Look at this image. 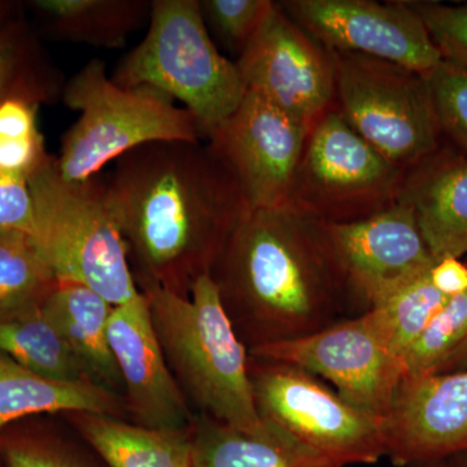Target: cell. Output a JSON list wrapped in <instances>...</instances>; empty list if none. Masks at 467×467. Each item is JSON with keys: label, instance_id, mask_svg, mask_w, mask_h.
<instances>
[{"label": "cell", "instance_id": "6da1fadb", "mask_svg": "<svg viewBox=\"0 0 467 467\" xmlns=\"http://www.w3.org/2000/svg\"><path fill=\"white\" fill-rule=\"evenodd\" d=\"M106 184L143 284L182 295L211 275L251 211L241 184L208 143L143 144L116 160Z\"/></svg>", "mask_w": 467, "mask_h": 467}, {"label": "cell", "instance_id": "7a4b0ae2", "mask_svg": "<svg viewBox=\"0 0 467 467\" xmlns=\"http://www.w3.org/2000/svg\"><path fill=\"white\" fill-rule=\"evenodd\" d=\"M211 275L251 350L300 339L367 312L350 290L326 223L288 205L251 209Z\"/></svg>", "mask_w": 467, "mask_h": 467}, {"label": "cell", "instance_id": "3957f363", "mask_svg": "<svg viewBox=\"0 0 467 467\" xmlns=\"http://www.w3.org/2000/svg\"><path fill=\"white\" fill-rule=\"evenodd\" d=\"M150 317L178 384L202 414L241 431L264 426L254 402L250 358L211 275L189 295L144 284Z\"/></svg>", "mask_w": 467, "mask_h": 467}, {"label": "cell", "instance_id": "277c9868", "mask_svg": "<svg viewBox=\"0 0 467 467\" xmlns=\"http://www.w3.org/2000/svg\"><path fill=\"white\" fill-rule=\"evenodd\" d=\"M34 202L33 247L57 282H76L113 306L134 299L128 248L110 207L106 180L67 182L55 156L29 180Z\"/></svg>", "mask_w": 467, "mask_h": 467}, {"label": "cell", "instance_id": "5b68a950", "mask_svg": "<svg viewBox=\"0 0 467 467\" xmlns=\"http://www.w3.org/2000/svg\"><path fill=\"white\" fill-rule=\"evenodd\" d=\"M61 99L81 113L55 158L58 175L67 182L97 177L107 164L143 144L204 140L192 112L150 86L115 84L99 58L88 61L64 85Z\"/></svg>", "mask_w": 467, "mask_h": 467}, {"label": "cell", "instance_id": "8992f818", "mask_svg": "<svg viewBox=\"0 0 467 467\" xmlns=\"http://www.w3.org/2000/svg\"><path fill=\"white\" fill-rule=\"evenodd\" d=\"M122 88L150 86L180 100L204 140L235 112L247 88L235 61L218 51L199 0H155L146 36L117 66Z\"/></svg>", "mask_w": 467, "mask_h": 467}, {"label": "cell", "instance_id": "52a82bcc", "mask_svg": "<svg viewBox=\"0 0 467 467\" xmlns=\"http://www.w3.org/2000/svg\"><path fill=\"white\" fill-rule=\"evenodd\" d=\"M334 107L347 124L402 171L442 142L426 77L382 58L331 51Z\"/></svg>", "mask_w": 467, "mask_h": 467}, {"label": "cell", "instance_id": "ba28073f", "mask_svg": "<svg viewBox=\"0 0 467 467\" xmlns=\"http://www.w3.org/2000/svg\"><path fill=\"white\" fill-rule=\"evenodd\" d=\"M404 173L333 107L310 129L285 205L324 223L364 220L398 202Z\"/></svg>", "mask_w": 467, "mask_h": 467}, {"label": "cell", "instance_id": "9c48e42d", "mask_svg": "<svg viewBox=\"0 0 467 467\" xmlns=\"http://www.w3.org/2000/svg\"><path fill=\"white\" fill-rule=\"evenodd\" d=\"M260 417L343 467L386 457L382 420L344 400L321 378L290 362L250 358Z\"/></svg>", "mask_w": 467, "mask_h": 467}, {"label": "cell", "instance_id": "30bf717a", "mask_svg": "<svg viewBox=\"0 0 467 467\" xmlns=\"http://www.w3.org/2000/svg\"><path fill=\"white\" fill-rule=\"evenodd\" d=\"M251 355L324 378L344 400L379 420L404 378L401 359L387 346L370 310L300 339L252 349Z\"/></svg>", "mask_w": 467, "mask_h": 467}, {"label": "cell", "instance_id": "8fae6325", "mask_svg": "<svg viewBox=\"0 0 467 467\" xmlns=\"http://www.w3.org/2000/svg\"><path fill=\"white\" fill-rule=\"evenodd\" d=\"M247 91L312 129L334 107L330 50L273 2L247 47L235 60Z\"/></svg>", "mask_w": 467, "mask_h": 467}, {"label": "cell", "instance_id": "7c38bea8", "mask_svg": "<svg viewBox=\"0 0 467 467\" xmlns=\"http://www.w3.org/2000/svg\"><path fill=\"white\" fill-rule=\"evenodd\" d=\"M285 15L330 51L382 58L427 77L442 57L409 2L284 0Z\"/></svg>", "mask_w": 467, "mask_h": 467}, {"label": "cell", "instance_id": "4fadbf2b", "mask_svg": "<svg viewBox=\"0 0 467 467\" xmlns=\"http://www.w3.org/2000/svg\"><path fill=\"white\" fill-rule=\"evenodd\" d=\"M309 129L254 91L207 135L209 147L241 184L251 209L287 204Z\"/></svg>", "mask_w": 467, "mask_h": 467}, {"label": "cell", "instance_id": "5bb4252c", "mask_svg": "<svg viewBox=\"0 0 467 467\" xmlns=\"http://www.w3.org/2000/svg\"><path fill=\"white\" fill-rule=\"evenodd\" d=\"M335 256L362 308L389 300L436 260L413 212L396 202L374 216L347 223H326Z\"/></svg>", "mask_w": 467, "mask_h": 467}, {"label": "cell", "instance_id": "9a60e30c", "mask_svg": "<svg viewBox=\"0 0 467 467\" xmlns=\"http://www.w3.org/2000/svg\"><path fill=\"white\" fill-rule=\"evenodd\" d=\"M382 431L386 457L398 467L467 451V370L402 378Z\"/></svg>", "mask_w": 467, "mask_h": 467}, {"label": "cell", "instance_id": "2e32d148", "mask_svg": "<svg viewBox=\"0 0 467 467\" xmlns=\"http://www.w3.org/2000/svg\"><path fill=\"white\" fill-rule=\"evenodd\" d=\"M109 342L130 407L142 426L184 430L192 425L195 420L169 368L144 292L113 308Z\"/></svg>", "mask_w": 467, "mask_h": 467}, {"label": "cell", "instance_id": "e0dca14e", "mask_svg": "<svg viewBox=\"0 0 467 467\" xmlns=\"http://www.w3.org/2000/svg\"><path fill=\"white\" fill-rule=\"evenodd\" d=\"M398 202L413 212L436 261L467 256V156L444 140L405 171Z\"/></svg>", "mask_w": 467, "mask_h": 467}, {"label": "cell", "instance_id": "ac0fdd59", "mask_svg": "<svg viewBox=\"0 0 467 467\" xmlns=\"http://www.w3.org/2000/svg\"><path fill=\"white\" fill-rule=\"evenodd\" d=\"M192 439L198 467H343L266 420L247 432L202 414Z\"/></svg>", "mask_w": 467, "mask_h": 467}, {"label": "cell", "instance_id": "d6986e66", "mask_svg": "<svg viewBox=\"0 0 467 467\" xmlns=\"http://www.w3.org/2000/svg\"><path fill=\"white\" fill-rule=\"evenodd\" d=\"M42 308L88 379L106 389L124 384L109 342V318L115 308L112 304L88 285L57 282L43 300Z\"/></svg>", "mask_w": 467, "mask_h": 467}, {"label": "cell", "instance_id": "ffe728a7", "mask_svg": "<svg viewBox=\"0 0 467 467\" xmlns=\"http://www.w3.org/2000/svg\"><path fill=\"white\" fill-rule=\"evenodd\" d=\"M119 405L109 389L92 380L52 379L0 353V431L32 414L73 411L112 417Z\"/></svg>", "mask_w": 467, "mask_h": 467}, {"label": "cell", "instance_id": "44dd1931", "mask_svg": "<svg viewBox=\"0 0 467 467\" xmlns=\"http://www.w3.org/2000/svg\"><path fill=\"white\" fill-rule=\"evenodd\" d=\"M46 32L58 41L119 48L150 15V0H33Z\"/></svg>", "mask_w": 467, "mask_h": 467}, {"label": "cell", "instance_id": "7402d4cb", "mask_svg": "<svg viewBox=\"0 0 467 467\" xmlns=\"http://www.w3.org/2000/svg\"><path fill=\"white\" fill-rule=\"evenodd\" d=\"M77 414L82 435L109 467H187L192 462L187 429H150L109 416Z\"/></svg>", "mask_w": 467, "mask_h": 467}, {"label": "cell", "instance_id": "603a6c76", "mask_svg": "<svg viewBox=\"0 0 467 467\" xmlns=\"http://www.w3.org/2000/svg\"><path fill=\"white\" fill-rule=\"evenodd\" d=\"M0 353L52 379L91 380L46 315L42 304L0 318Z\"/></svg>", "mask_w": 467, "mask_h": 467}, {"label": "cell", "instance_id": "cb8c5ba5", "mask_svg": "<svg viewBox=\"0 0 467 467\" xmlns=\"http://www.w3.org/2000/svg\"><path fill=\"white\" fill-rule=\"evenodd\" d=\"M64 85L20 15L0 26V103L14 97L51 103Z\"/></svg>", "mask_w": 467, "mask_h": 467}, {"label": "cell", "instance_id": "d4e9b609", "mask_svg": "<svg viewBox=\"0 0 467 467\" xmlns=\"http://www.w3.org/2000/svg\"><path fill=\"white\" fill-rule=\"evenodd\" d=\"M429 273L370 309L387 346L401 362L409 348L450 300L436 290Z\"/></svg>", "mask_w": 467, "mask_h": 467}, {"label": "cell", "instance_id": "484cf974", "mask_svg": "<svg viewBox=\"0 0 467 467\" xmlns=\"http://www.w3.org/2000/svg\"><path fill=\"white\" fill-rule=\"evenodd\" d=\"M55 284L32 242L0 238V318L39 306Z\"/></svg>", "mask_w": 467, "mask_h": 467}, {"label": "cell", "instance_id": "4316f807", "mask_svg": "<svg viewBox=\"0 0 467 467\" xmlns=\"http://www.w3.org/2000/svg\"><path fill=\"white\" fill-rule=\"evenodd\" d=\"M467 339V292L451 297L402 358L404 377L434 373Z\"/></svg>", "mask_w": 467, "mask_h": 467}, {"label": "cell", "instance_id": "83f0119b", "mask_svg": "<svg viewBox=\"0 0 467 467\" xmlns=\"http://www.w3.org/2000/svg\"><path fill=\"white\" fill-rule=\"evenodd\" d=\"M273 0H199L209 34L238 58L257 32Z\"/></svg>", "mask_w": 467, "mask_h": 467}, {"label": "cell", "instance_id": "f1b7e54d", "mask_svg": "<svg viewBox=\"0 0 467 467\" xmlns=\"http://www.w3.org/2000/svg\"><path fill=\"white\" fill-rule=\"evenodd\" d=\"M426 78L442 138L467 156V67L441 60Z\"/></svg>", "mask_w": 467, "mask_h": 467}, {"label": "cell", "instance_id": "f546056e", "mask_svg": "<svg viewBox=\"0 0 467 467\" xmlns=\"http://www.w3.org/2000/svg\"><path fill=\"white\" fill-rule=\"evenodd\" d=\"M420 15L442 60L467 67V5L409 2Z\"/></svg>", "mask_w": 467, "mask_h": 467}, {"label": "cell", "instance_id": "4dcf8cb0", "mask_svg": "<svg viewBox=\"0 0 467 467\" xmlns=\"http://www.w3.org/2000/svg\"><path fill=\"white\" fill-rule=\"evenodd\" d=\"M34 220L29 180L0 171V238L32 242Z\"/></svg>", "mask_w": 467, "mask_h": 467}, {"label": "cell", "instance_id": "1f68e13d", "mask_svg": "<svg viewBox=\"0 0 467 467\" xmlns=\"http://www.w3.org/2000/svg\"><path fill=\"white\" fill-rule=\"evenodd\" d=\"M41 133L26 138H0V171L30 178L50 161Z\"/></svg>", "mask_w": 467, "mask_h": 467}, {"label": "cell", "instance_id": "d6a6232c", "mask_svg": "<svg viewBox=\"0 0 467 467\" xmlns=\"http://www.w3.org/2000/svg\"><path fill=\"white\" fill-rule=\"evenodd\" d=\"M0 451L5 467H79L60 451L36 441L7 442Z\"/></svg>", "mask_w": 467, "mask_h": 467}, {"label": "cell", "instance_id": "836d02e7", "mask_svg": "<svg viewBox=\"0 0 467 467\" xmlns=\"http://www.w3.org/2000/svg\"><path fill=\"white\" fill-rule=\"evenodd\" d=\"M39 104L14 97L0 103V138H26L38 134L36 113Z\"/></svg>", "mask_w": 467, "mask_h": 467}, {"label": "cell", "instance_id": "e575fe53", "mask_svg": "<svg viewBox=\"0 0 467 467\" xmlns=\"http://www.w3.org/2000/svg\"><path fill=\"white\" fill-rule=\"evenodd\" d=\"M430 281L444 296H459L467 292V263L456 257L438 260L430 269Z\"/></svg>", "mask_w": 467, "mask_h": 467}, {"label": "cell", "instance_id": "d590c367", "mask_svg": "<svg viewBox=\"0 0 467 467\" xmlns=\"http://www.w3.org/2000/svg\"><path fill=\"white\" fill-rule=\"evenodd\" d=\"M467 370V339L465 342L461 343L453 352L450 353L438 368H435L434 373L431 374H445V373H459V371Z\"/></svg>", "mask_w": 467, "mask_h": 467}, {"label": "cell", "instance_id": "8d00e7d4", "mask_svg": "<svg viewBox=\"0 0 467 467\" xmlns=\"http://www.w3.org/2000/svg\"><path fill=\"white\" fill-rule=\"evenodd\" d=\"M17 15V5L11 2H0V26Z\"/></svg>", "mask_w": 467, "mask_h": 467}, {"label": "cell", "instance_id": "74e56055", "mask_svg": "<svg viewBox=\"0 0 467 467\" xmlns=\"http://www.w3.org/2000/svg\"><path fill=\"white\" fill-rule=\"evenodd\" d=\"M450 462L451 467H467V451L451 457Z\"/></svg>", "mask_w": 467, "mask_h": 467}, {"label": "cell", "instance_id": "f35d334b", "mask_svg": "<svg viewBox=\"0 0 467 467\" xmlns=\"http://www.w3.org/2000/svg\"><path fill=\"white\" fill-rule=\"evenodd\" d=\"M408 467H451L450 460L434 461V462L416 463Z\"/></svg>", "mask_w": 467, "mask_h": 467}, {"label": "cell", "instance_id": "ab89813d", "mask_svg": "<svg viewBox=\"0 0 467 467\" xmlns=\"http://www.w3.org/2000/svg\"><path fill=\"white\" fill-rule=\"evenodd\" d=\"M187 467H198V466L195 465V462H193V459H192V462L190 463V465Z\"/></svg>", "mask_w": 467, "mask_h": 467}, {"label": "cell", "instance_id": "60d3db41", "mask_svg": "<svg viewBox=\"0 0 467 467\" xmlns=\"http://www.w3.org/2000/svg\"><path fill=\"white\" fill-rule=\"evenodd\" d=\"M0 456H2V451H0Z\"/></svg>", "mask_w": 467, "mask_h": 467}]
</instances>
